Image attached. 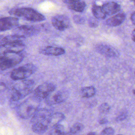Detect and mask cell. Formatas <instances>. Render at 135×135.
Segmentation results:
<instances>
[{"label":"cell","instance_id":"cell-1","mask_svg":"<svg viewBox=\"0 0 135 135\" xmlns=\"http://www.w3.org/2000/svg\"><path fill=\"white\" fill-rule=\"evenodd\" d=\"M34 82L32 80H20L12 88L10 101L17 102L30 94L34 88Z\"/></svg>","mask_w":135,"mask_h":135},{"label":"cell","instance_id":"cell-2","mask_svg":"<svg viewBox=\"0 0 135 135\" xmlns=\"http://www.w3.org/2000/svg\"><path fill=\"white\" fill-rule=\"evenodd\" d=\"M40 101L34 95L27 98L18 105L16 110L17 115L22 119L32 117L38 109Z\"/></svg>","mask_w":135,"mask_h":135},{"label":"cell","instance_id":"cell-3","mask_svg":"<svg viewBox=\"0 0 135 135\" xmlns=\"http://www.w3.org/2000/svg\"><path fill=\"white\" fill-rule=\"evenodd\" d=\"M9 13L11 15L31 22H41L45 20V17L43 14L30 7L13 8L10 10Z\"/></svg>","mask_w":135,"mask_h":135},{"label":"cell","instance_id":"cell-4","mask_svg":"<svg viewBox=\"0 0 135 135\" xmlns=\"http://www.w3.org/2000/svg\"><path fill=\"white\" fill-rule=\"evenodd\" d=\"M24 59L21 53L3 52L0 53V69L4 70L10 69L20 63Z\"/></svg>","mask_w":135,"mask_h":135},{"label":"cell","instance_id":"cell-5","mask_svg":"<svg viewBox=\"0 0 135 135\" xmlns=\"http://www.w3.org/2000/svg\"><path fill=\"white\" fill-rule=\"evenodd\" d=\"M37 70L35 65L32 63H27L13 70L11 73V78L15 81L25 80L33 74Z\"/></svg>","mask_w":135,"mask_h":135},{"label":"cell","instance_id":"cell-6","mask_svg":"<svg viewBox=\"0 0 135 135\" xmlns=\"http://www.w3.org/2000/svg\"><path fill=\"white\" fill-rule=\"evenodd\" d=\"M55 85L52 83L46 82L38 85L34 90L33 95L40 100L45 99L52 92L55 91Z\"/></svg>","mask_w":135,"mask_h":135},{"label":"cell","instance_id":"cell-7","mask_svg":"<svg viewBox=\"0 0 135 135\" xmlns=\"http://www.w3.org/2000/svg\"><path fill=\"white\" fill-rule=\"evenodd\" d=\"M39 31L38 28L33 25L17 26L12 31L13 35L25 38L36 34Z\"/></svg>","mask_w":135,"mask_h":135},{"label":"cell","instance_id":"cell-8","mask_svg":"<svg viewBox=\"0 0 135 135\" xmlns=\"http://www.w3.org/2000/svg\"><path fill=\"white\" fill-rule=\"evenodd\" d=\"M53 112L51 110L46 108L38 109L32 117L31 123L46 122L49 124V119Z\"/></svg>","mask_w":135,"mask_h":135},{"label":"cell","instance_id":"cell-9","mask_svg":"<svg viewBox=\"0 0 135 135\" xmlns=\"http://www.w3.org/2000/svg\"><path fill=\"white\" fill-rule=\"evenodd\" d=\"M53 92L45 99V102L48 105H52L61 103L65 101L69 97V93L66 91L60 90L55 93Z\"/></svg>","mask_w":135,"mask_h":135},{"label":"cell","instance_id":"cell-10","mask_svg":"<svg viewBox=\"0 0 135 135\" xmlns=\"http://www.w3.org/2000/svg\"><path fill=\"white\" fill-rule=\"evenodd\" d=\"M53 26L57 30L64 31L70 27V22L67 16L63 15H57L52 18Z\"/></svg>","mask_w":135,"mask_h":135},{"label":"cell","instance_id":"cell-11","mask_svg":"<svg viewBox=\"0 0 135 135\" xmlns=\"http://www.w3.org/2000/svg\"><path fill=\"white\" fill-rule=\"evenodd\" d=\"M95 49L97 52L106 57H115L119 55L118 51L108 44H99L96 46Z\"/></svg>","mask_w":135,"mask_h":135},{"label":"cell","instance_id":"cell-12","mask_svg":"<svg viewBox=\"0 0 135 135\" xmlns=\"http://www.w3.org/2000/svg\"><path fill=\"white\" fill-rule=\"evenodd\" d=\"M19 20L15 17H5L0 18V32L14 28L18 26Z\"/></svg>","mask_w":135,"mask_h":135},{"label":"cell","instance_id":"cell-13","mask_svg":"<svg viewBox=\"0 0 135 135\" xmlns=\"http://www.w3.org/2000/svg\"><path fill=\"white\" fill-rule=\"evenodd\" d=\"M65 51L62 47L47 46L40 50V53L45 55L59 56L64 54Z\"/></svg>","mask_w":135,"mask_h":135},{"label":"cell","instance_id":"cell-14","mask_svg":"<svg viewBox=\"0 0 135 135\" xmlns=\"http://www.w3.org/2000/svg\"><path fill=\"white\" fill-rule=\"evenodd\" d=\"M102 8L106 15H111L119 12L121 7L120 5L114 2H108L102 6Z\"/></svg>","mask_w":135,"mask_h":135},{"label":"cell","instance_id":"cell-15","mask_svg":"<svg viewBox=\"0 0 135 135\" xmlns=\"http://www.w3.org/2000/svg\"><path fill=\"white\" fill-rule=\"evenodd\" d=\"M126 18V15L123 13H119L106 21V24L109 26H117L123 23Z\"/></svg>","mask_w":135,"mask_h":135},{"label":"cell","instance_id":"cell-16","mask_svg":"<svg viewBox=\"0 0 135 135\" xmlns=\"http://www.w3.org/2000/svg\"><path fill=\"white\" fill-rule=\"evenodd\" d=\"M65 119V115L61 112H55L52 113L49 119V127H53L54 126L59 124Z\"/></svg>","mask_w":135,"mask_h":135},{"label":"cell","instance_id":"cell-17","mask_svg":"<svg viewBox=\"0 0 135 135\" xmlns=\"http://www.w3.org/2000/svg\"><path fill=\"white\" fill-rule=\"evenodd\" d=\"M49 128V123H35L32 124V129L34 132L37 134H42L46 132Z\"/></svg>","mask_w":135,"mask_h":135},{"label":"cell","instance_id":"cell-18","mask_svg":"<svg viewBox=\"0 0 135 135\" xmlns=\"http://www.w3.org/2000/svg\"><path fill=\"white\" fill-rule=\"evenodd\" d=\"M92 12L94 17L97 19H104L106 17L102 6L94 4L92 7Z\"/></svg>","mask_w":135,"mask_h":135},{"label":"cell","instance_id":"cell-19","mask_svg":"<svg viewBox=\"0 0 135 135\" xmlns=\"http://www.w3.org/2000/svg\"><path fill=\"white\" fill-rule=\"evenodd\" d=\"M96 93L95 89L94 87L92 86H85L81 90L80 93L82 97L89 98L91 97H93Z\"/></svg>","mask_w":135,"mask_h":135},{"label":"cell","instance_id":"cell-20","mask_svg":"<svg viewBox=\"0 0 135 135\" xmlns=\"http://www.w3.org/2000/svg\"><path fill=\"white\" fill-rule=\"evenodd\" d=\"M23 39H24V38L12 34L11 35H7V36L4 37L2 40L1 42V44H10V43H16V42H23Z\"/></svg>","mask_w":135,"mask_h":135},{"label":"cell","instance_id":"cell-21","mask_svg":"<svg viewBox=\"0 0 135 135\" xmlns=\"http://www.w3.org/2000/svg\"><path fill=\"white\" fill-rule=\"evenodd\" d=\"M68 7L73 11L81 12H83L85 7V3L83 1H79L67 5Z\"/></svg>","mask_w":135,"mask_h":135},{"label":"cell","instance_id":"cell-22","mask_svg":"<svg viewBox=\"0 0 135 135\" xmlns=\"http://www.w3.org/2000/svg\"><path fill=\"white\" fill-rule=\"evenodd\" d=\"M83 128L84 126L82 123L80 122H76L72 126V127L70 129V132L72 134H76L81 131L83 129Z\"/></svg>","mask_w":135,"mask_h":135},{"label":"cell","instance_id":"cell-23","mask_svg":"<svg viewBox=\"0 0 135 135\" xmlns=\"http://www.w3.org/2000/svg\"><path fill=\"white\" fill-rule=\"evenodd\" d=\"M110 107L107 103H103L100 105L99 108V111L101 113H107L109 112Z\"/></svg>","mask_w":135,"mask_h":135},{"label":"cell","instance_id":"cell-24","mask_svg":"<svg viewBox=\"0 0 135 135\" xmlns=\"http://www.w3.org/2000/svg\"><path fill=\"white\" fill-rule=\"evenodd\" d=\"M114 130L111 127H108L104 129L101 132V135H113Z\"/></svg>","mask_w":135,"mask_h":135},{"label":"cell","instance_id":"cell-25","mask_svg":"<svg viewBox=\"0 0 135 135\" xmlns=\"http://www.w3.org/2000/svg\"><path fill=\"white\" fill-rule=\"evenodd\" d=\"M88 24L91 27H96L98 26L99 22L96 18L91 17L88 20Z\"/></svg>","mask_w":135,"mask_h":135},{"label":"cell","instance_id":"cell-26","mask_svg":"<svg viewBox=\"0 0 135 135\" xmlns=\"http://www.w3.org/2000/svg\"><path fill=\"white\" fill-rule=\"evenodd\" d=\"M73 20L77 24H83L85 22L84 18L82 16L79 15H75L73 17Z\"/></svg>","mask_w":135,"mask_h":135},{"label":"cell","instance_id":"cell-27","mask_svg":"<svg viewBox=\"0 0 135 135\" xmlns=\"http://www.w3.org/2000/svg\"><path fill=\"white\" fill-rule=\"evenodd\" d=\"M127 117V114L124 112L121 113L120 114H119L116 118L117 121H122L124 119H125Z\"/></svg>","mask_w":135,"mask_h":135},{"label":"cell","instance_id":"cell-28","mask_svg":"<svg viewBox=\"0 0 135 135\" xmlns=\"http://www.w3.org/2000/svg\"><path fill=\"white\" fill-rule=\"evenodd\" d=\"M6 89V85L3 81H0V92H4Z\"/></svg>","mask_w":135,"mask_h":135},{"label":"cell","instance_id":"cell-29","mask_svg":"<svg viewBox=\"0 0 135 135\" xmlns=\"http://www.w3.org/2000/svg\"><path fill=\"white\" fill-rule=\"evenodd\" d=\"M81 0H64V2L67 4H69L71 3H75V2H77L79 1H80Z\"/></svg>","mask_w":135,"mask_h":135},{"label":"cell","instance_id":"cell-30","mask_svg":"<svg viewBox=\"0 0 135 135\" xmlns=\"http://www.w3.org/2000/svg\"><path fill=\"white\" fill-rule=\"evenodd\" d=\"M99 122L101 124H103L107 123L108 122V120H107V119H106L105 118H102V119H100L99 121Z\"/></svg>","mask_w":135,"mask_h":135},{"label":"cell","instance_id":"cell-31","mask_svg":"<svg viewBox=\"0 0 135 135\" xmlns=\"http://www.w3.org/2000/svg\"><path fill=\"white\" fill-rule=\"evenodd\" d=\"M130 19H131V21L132 23L133 24L135 25V12H134L131 16V17H130Z\"/></svg>","mask_w":135,"mask_h":135},{"label":"cell","instance_id":"cell-32","mask_svg":"<svg viewBox=\"0 0 135 135\" xmlns=\"http://www.w3.org/2000/svg\"><path fill=\"white\" fill-rule=\"evenodd\" d=\"M132 38L133 41L135 42V29L132 31Z\"/></svg>","mask_w":135,"mask_h":135},{"label":"cell","instance_id":"cell-33","mask_svg":"<svg viewBox=\"0 0 135 135\" xmlns=\"http://www.w3.org/2000/svg\"><path fill=\"white\" fill-rule=\"evenodd\" d=\"M87 135H97V133L95 132H89V133H88Z\"/></svg>","mask_w":135,"mask_h":135},{"label":"cell","instance_id":"cell-34","mask_svg":"<svg viewBox=\"0 0 135 135\" xmlns=\"http://www.w3.org/2000/svg\"><path fill=\"white\" fill-rule=\"evenodd\" d=\"M62 135H72L70 132H64Z\"/></svg>","mask_w":135,"mask_h":135},{"label":"cell","instance_id":"cell-35","mask_svg":"<svg viewBox=\"0 0 135 135\" xmlns=\"http://www.w3.org/2000/svg\"><path fill=\"white\" fill-rule=\"evenodd\" d=\"M132 92H133V94H134V95H135V89L133 90V91H132Z\"/></svg>","mask_w":135,"mask_h":135},{"label":"cell","instance_id":"cell-36","mask_svg":"<svg viewBox=\"0 0 135 135\" xmlns=\"http://www.w3.org/2000/svg\"><path fill=\"white\" fill-rule=\"evenodd\" d=\"M134 2V5H135V1H133Z\"/></svg>","mask_w":135,"mask_h":135},{"label":"cell","instance_id":"cell-37","mask_svg":"<svg viewBox=\"0 0 135 135\" xmlns=\"http://www.w3.org/2000/svg\"><path fill=\"white\" fill-rule=\"evenodd\" d=\"M131 1H134L135 0H131Z\"/></svg>","mask_w":135,"mask_h":135},{"label":"cell","instance_id":"cell-38","mask_svg":"<svg viewBox=\"0 0 135 135\" xmlns=\"http://www.w3.org/2000/svg\"><path fill=\"white\" fill-rule=\"evenodd\" d=\"M118 135H122V134H118Z\"/></svg>","mask_w":135,"mask_h":135},{"label":"cell","instance_id":"cell-39","mask_svg":"<svg viewBox=\"0 0 135 135\" xmlns=\"http://www.w3.org/2000/svg\"><path fill=\"white\" fill-rule=\"evenodd\" d=\"M134 74H135V73H134Z\"/></svg>","mask_w":135,"mask_h":135}]
</instances>
